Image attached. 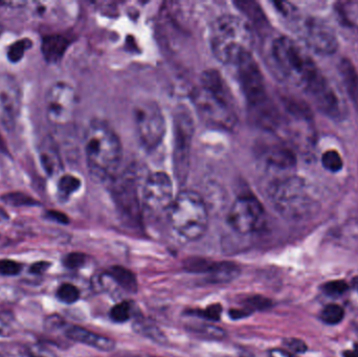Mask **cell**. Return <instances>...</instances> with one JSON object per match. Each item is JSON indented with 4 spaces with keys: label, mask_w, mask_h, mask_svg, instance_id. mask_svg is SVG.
Instances as JSON below:
<instances>
[{
    "label": "cell",
    "mask_w": 358,
    "mask_h": 357,
    "mask_svg": "<svg viewBox=\"0 0 358 357\" xmlns=\"http://www.w3.org/2000/svg\"><path fill=\"white\" fill-rule=\"evenodd\" d=\"M345 312L340 305L330 304L322 310L321 320L327 325H338L344 320Z\"/></svg>",
    "instance_id": "obj_27"
},
{
    "label": "cell",
    "mask_w": 358,
    "mask_h": 357,
    "mask_svg": "<svg viewBox=\"0 0 358 357\" xmlns=\"http://www.w3.org/2000/svg\"><path fill=\"white\" fill-rule=\"evenodd\" d=\"M22 266L13 260H0V275L2 276H16L20 274Z\"/></svg>",
    "instance_id": "obj_34"
},
{
    "label": "cell",
    "mask_w": 358,
    "mask_h": 357,
    "mask_svg": "<svg viewBox=\"0 0 358 357\" xmlns=\"http://www.w3.org/2000/svg\"><path fill=\"white\" fill-rule=\"evenodd\" d=\"M296 31L302 41L317 54L330 56L336 52L338 40L336 31L322 19L300 16L294 21Z\"/></svg>",
    "instance_id": "obj_8"
},
{
    "label": "cell",
    "mask_w": 358,
    "mask_h": 357,
    "mask_svg": "<svg viewBox=\"0 0 358 357\" xmlns=\"http://www.w3.org/2000/svg\"><path fill=\"white\" fill-rule=\"evenodd\" d=\"M142 201L145 209L151 214L169 212L173 203V184L168 174L155 172L145 180L142 191Z\"/></svg>",
    "instance_id": "obj_13"
},
{
    "label": "cell",
    "mask_w": 358,
    "mask_h": 357,
    "mask_svg": "<svg viewBox=\"0 0 358 357\" xmlns=\"http://www.w3.org/2000/svg\"><path fill=\"white\" fill-rule=\"evenodd\" d=\"M322 165L332 173L341 171L344 167V161L336 150H328L322 155Z\"/></svg>",
    "instance_id": "obj_28"
},
{
    "label": "cell",
    "mask_w": 358,
    "mask_h": 357,
    "mask_svg": "<svg viewBox=\"0 0 358 357\" xmlns=\"http://www.w3.org/2000/svg\"><path fill=\"white\" fill-rule=\"evenodd\" d=\"M344 357H358V344L355 346V350H347V351H345Z\"/></svg>",
    "instance_id": "obj_44"
},
{
    "label": "cell",
    "mask_w": 358,
    "mask_h": 357,
    "mask_svg": "<svg viewBox=\"0 0 358 357\" xmlns=\"http://www.w3.org/2000/svg\"><path fill=\"white\" fill-rule=\"evenodd\" d=\"M192 103L200 117L213 127L229 130L237 124L233 94L222 75L215 69L202 73L199 86L192 92Z\"/></svg>",
    "instance_id": "obj_1"
},
{
    "label": "cell",
    "mask_w": 358,
    "mask_h": 357,
    "mask_svg": "<svg viewBox=\"0 0 358 357\" xmlns=\"http://www.w3.org/2000/svg\"><path fill=\"white\" fill-rule=\"evenodd\" d=\"M227 222L239 234H252L264 226V207L252 195L238 197L229 210Z\"/></svg>",
    "instance_id": "obj_12"
},
{
    "label": "cell",
    "mask_w": 358,
    "mask_h": 357,
    "mask_svg": "<svg viewBox=\"0 0 358 357\" xmlns=\"http://www.w3.org/2000/svg\"><path fill=\"white\" fill-rule=\"evenodd\" d=\"M194 133V122L189 111L182 107L176 109L174 115V171L181 184L189 174V154L192 138Z\"/></svg>",
    "instance_id": "obj_10"
},
{
    "label": "cell",
    "mask_w": 358,
    "mask_h": 357,
    "mask_svg": "<svg viewBox=\"0 0 358 357\" xmlns=\"http://www.w3.org/2000/svg\"><path fill=\"white\" fill-rule=\"evenodd\" d=\"M355 284L357 285V286H358V277L357 279H355Z\"/></svg>",
    "instance_id": "obj_47"
},
{
    "label": "cell",
    "mask_w": 358,
    "mask_h": 357,
    "mask_svg": "<svg viewBox=\"0 0 358 357\" xmlns=\"http://www.w3.org/2000/svg\"><path fill=\"white\" fill-rule=\"evenodd\" d=\"M240 272L239 265L233 262H212L206 270V280L213 284H224L233 282L239 277Z\"/></svg>",
    "instance_id": "obj_20"
},
{
    "label": "cell",
    "mask_w": 358,
    "mask_h": 357,
    "mask_svg": "<svg viewBox=\"0 0 358 357\" xmlns=\"http://www.w3.org/2000/svg\"><path fill=\"white\" fill-rule=\"evenodd\" d=\"M271 56L284 80L305 94H310L326 79L308 52L292 38L278 37L271 46Z\"/></svg>",
    "instance_id": "obj_3"
},
{
    "label": "cell",
    "mask_w": 358,
    "mask_h": 357,
    "mask_svg": "<svg viewBox=\"0 0 358 357\" xmlns=\"http://www.w3.org/2000/svg\"><path fill=\"white\" fill-rule=\"evenodd\" d=\"M39 159L44 172L50 177L62 171V159L59 152L58 145L50 136L43 138L40 144Z\"/></svg>",
    "instance_id": "obj_17"
},
{
    "label": "cell",
    "mask_w": 358,
    "mask_h": 357,
    "mask_svg": "<svg viewBox=\"0 0 358 357\" xmlns=\"http://www.w3.org/2000/svg\"><path fill=\"white\" fill-rule=\"evenodd\" d=\"M338 71L349 98L355 108L358 109V71L348 59H342L338 64Z\"/></svg>",
    "instance_id": "obj_21"
},
{
    "label": "cell",
    "mask_w": 358,
    "mask_h": 357,
    "mask_svg": "<svg viewBox=\"0 0 358 357\" xmlns=\"http://www.w3.org/2000/svg\"><path fill=\"white\" fill-rule=\"evenodd\" d=\"M69 46V40L59 34L45 35L42 38L41 52L44 60L50 64H57L62 60Z\"/></svg>",
    "instance_id": "obj_19"
},
{
    "label": "cell",
    "mask_w": 358,
    "mask_h": 357,
    "mask_svg": "<svg viewBox=\"0 0 358 357\" xmlns=\"http://www.w3.org/2000/svg\"><path fill=\"white\" fill-rule=\"evenodd\" d=\"M31 357H57L52 352L48 351V350L40 349V348H35L31 349L29 352Z\"/></svg>",
    "instance_id": "obj_40"
},
{
    "label": "cell",
    "mask_w": 358,
    "mask_h": 357,
    "mask_svg": "<svg viewBox=\"0 0 358 357\" xmlns=\"http://www.w3.org/2000/svg\"><path fill=\"white\" fill-rule=\"evenodd\" d=\"M57 298L63 303L73 304L79 300L80 291L73 284L65 283L59 287L58 291H57Z\"/></svg>",
    "instance_id": "obj_30"
},
{
    "label": "cell",
    "mask_w": 358,
    "mask_h": 357,
    "mask_svg": "<svg viewBox=\"0 0 358 357\" xmlns=\"http://www.w3.org/2000/svg\"><path fill=\"white\" fill-rule=\"evenodd\" d=\"M31 45H33V41L29 38H21V39L13 42L6 50L8 60L12 63L20 62L24 57L25 52L31 48Z\"/></svg>",
    "instance_id": "obj_26"
},
{
    "label": "cell",
    "mask_w": 358,
    "mask_h": 357,
    "mask_svg": "<svg viewBox=\"0 0 358 357\" xmlns=\"http://www.w3.org/2000/svg\"><path fill=\"white\" fill-rule=\"evenodd\" d=\"M349 289L348 283L344 280L330 281L323 286V291L326 295L331 297H338L343 295Z\"/></svg>",
    "instance_id": "obj_32"
},
{
    "label": "cell",
    "mask_w": 358,
    "mask_h": 357,
    "mask_svg": "<svg viewBox=\"0 0 358 357\" xmlns=\"http://www.w3.org/2000/svg\"><path fill=\"white\" fill-rule=\"evenodd\" d=\"M46 217H48V219L59 222V224H67V222H69V219H67L66 216H65L64 214L60 213V212H46Z\"/></svg>",
    "instance_id": "obj_39"
},
{
    "label": "cell",
    "mask_w": 358,
    "mask_h": 357,
    "mask_svg": "<svg viewBox=\"0 0 358 357\" xmlns=\"http://www.w3.org/2000/svg\"><path fill=\"white\" fill-rule=\"evenodd\" d=\"M77 108V94L71 84L56 82L45 94V115L55 127H65L71 124Z\"/></svg>",
    "instance_id": "obj_9"
},
{
    "label": "cell",
    "mask_w": 358,
    "mask_h": 357,
    "mask_svg": "<svg viewBox=\"0 0 358 357\" xmlns=\"http://www.w3.org/2000/svg\"><path fill=\"white\" fill-rule=\"evenodd\" d=\"M136 186V180L129 177V175H125L117 182V189L115 191L119 195L117 201L121 203L122 210L130 217L134 218L138 215V210H140Z\"/></svg>",
    "instance_id": "obj_18"
},
{
    "label": "cell",
    "mask_w": 358,
    "mask_h": 357,
    "mask_svg": "<svg viewBox=\"0 0 358 357\" xmlns=\"http://www.w3.org/2000/svg\"><path fill=\"white\" fill-rule=\"evenodd\" d=\"M250 312L245 309H233L229 312V316L234 319V320H240V319L245 318V316H250Z\"/></svg>",
    "instance_id": "obj_41"
},
{
    "label": "cell",
    "mask_w": 358,
    "mask_h": 357,
    "mask_svg": "<svg viewBox=\"0 0 358 357\" xmlns=\"http://www.w3.org/2000/svg\"><path fill=\"white\" fill-rule=\"evenodd\" d=\"M187 330L193 333L196 337L208 341H222L227 337L224 329L216 326V325L206 324V323H193L187 326Z\"/></svg>",
    "instance_id": "obj_24"
},
{
    "label": "cell",
    "mask_w": 358,
    "mask_h": 357,
    "mask_svg": "<svg viewBox=\"0 0 358 357\" xmlns=\"http://www.w3.org/2000/svg\"><path fill=\"white\" fill-rule=\"evenodd\" d=\"M134 329L138 335L155 342V343L159 344V345H166L168 343L165 333L148 319H136L134 323Z\"/></svg>",
    "instance_id": "obj_23"
},
{
    "label": "cell",
    "mask_w": 358,
    "mask_h": 357,
    "mask_svg": "<svg viewBox=\"0 0 358 357\" xmlns=\"http://www.w3.org/2000/svg\"><path fill=\"white\" fill-rule=\"evenodd\" d=\"M261 161L267 170L275 173H280L281 176L289 175L286 172L296 165V157L292 150L284 146L281 143H267L261 146L259 150Z\"/></svg>",
    "instance_id": "obj_15"
},
{
    "label": "cell",
    "mask_w": 358,
    "mask_h": 357,
    "mask_svg": "<svg viewBox=\"0 0 358 357\" xmlns=\"http://www.w3.org/2000/svg\"><path fill=\"white\" fill-rule=\"evenodd\" d=\"M210 44L219 62L236 65L244 56L252 54L254 31L245 19L223 15L213 23Z\"/></svg>",
    "instance_id": "obj_5"
},
{
    "label": "cell",
    "mask_w": 358,
    "mask_h": 357,
    "mask_svg": "<svg viewBox=\"0 0 358 357\" xmlns=\"http://www.w3.org/2000/svg\"><path fill=\"white\" fill-rule=\"evenodd\" d=\"M283 344L288 350L294 354H304L305 351H307V345L302 340L287 339L283 342Z\"/></svg>",
    "instance_id": "obj_37"
},
{
    "label": "cell",
    "mask_w": 358,
    "mask_h": 357,
    "mask_svg": "<svg viewBox=\"0 0 358 357\" xmlns=\"http://www.w3.org/2000/svg\"><path fill=\"white\" fill-rule=\"evenodd\" d=\"M172 231L187 242L199 240L208 230V213L198 193L185 190L174 198L168 212Z\"/></svg>",
    "instance_id": "obj_6"
},
{
    "label": "cell",
    "mask_w": 358,
    "mask_h": 357,
    "mask_svg": "<svg viewBox=\"0 0 358 357\" xmlns=\"http://www.w3.org/2000/svg\"><path fill=\"white\" fill-rule=\"evenodd\" d=\"M0 151L3 153H8V147H6V140H4L1 133H0Z\"/></svg>",
    "instance_id": "obj_45"
},
{
    "label": "cell",
    "mask_w": 358,
    "mask_h": 357,
    "mask_svg": "<svg viewBox=\"0 0 358 357\" xmlns=\"http://www.w3.org/2000/svg\"><path fill=\"white\" fill-rule=\"evenodd\" d=\"M271 357H294L289 352L283 351V350H273L271 352Z\"/></svg>",
    "instance_id": "obj_42"
},
{
    "label": "cell",
    "mask_w": 358,
    "mask_h": 357,
    "mask_svg": "<svg viewBox=\"0 0 358 357\" xmlns=\"http://www.w3.org/2000/svg\"><path fill=\"white\" fill-rule=\"evenodd\" d=\"M221 312H222V307L220 304H214V305L208 306L206 309L196 310L195 314L196 316H200L204 320L217 322L220 320Z\"/></svg>",
    "instance_id": "obj_33"
},
{
    "label": "cell",
    "mask_w": 358,
    "mask_h": 357,
    "mask_svg": "<svg viewBox=\"0 0 358 357\" xmlns=\"http://www.w3.org/2000/svg\"><path fill=\"white\" fill-rule=\"evenodd\" d=\"M50 263H48V262H36V263H34L33 265H31V268H29V272L34 275H42L44 274V272H45L46 270H48V268H50Z\"/></svg>",
    "instance_id": "obj_38"
},
{
    "label": "cell",
    "mask_w": 358,
    "mask_h": 357,
    "mask_svg": "<svg viewBox=\"0 0 358 357\" xmlns=\"http://www.w3.org/2000/svg\"><path fill=\"white\" fill-rule=\"evenodd\" d=\"M86 163L90 176L96 182L113 180L123 159V148L115 130L101 119H94L84 140Z\"/></svg>",
    "instance_id": "obj_2"
},
{
    "label": "cell",
    "mask_w": 358,
    "mask_h": 357,
    "mask_svg": "<svg viewBox=\"0 0 358 357\" xmlns=\"http://www.w3.org/2000/svg\"><path fill=\"white\" fill-rule=\"evenodd\" d=\"M267 195L278 214L292 221L308 219L319 209L306 180L292 174L275 178L267 189Z\"/></svg>",
    "instance_id": "obj_4"
},
{
    "label": "cell",
    "mask_w": 358,
    "mask_h": 357,
    "mask_svg": "<svg viewBox=\"0 0 358 357\" xmlns=\"http://www.w3.org/2000/svg\"><path fill=\"white\" fill-rule=\"evenodd\" d=\"M86 255L81 253H71L65 256L63 259V265L69 270H76V268H81L85 264Z\"/></svg>",
    "instance_id": "obj_35"
},
{
    "label": "cell",
    "mask_w": 358,
    "mask_h": 357,
    "mask_svg": "<svg viewBox=\"0 0 358 357\" xmlns=\"http://www.w3.org/2000/svg\"><path fill=\"white\" fill-rule=\"evenodd\" d=\"M81 187V180L71 174H65L58 180V195L61 199H69Z\"/></svg>",
    "instance_id": "obj_25"
},
{
    "label": "cell",
    "mask_w": 358,
    "mask_h": 357,
    "mask_svg": "<svg viewBox=\"0 0 358 357\" xmlns=\"http://www.w3.org/2000/svg\"><path fill=\"white\" fill-rule=\"evenodd\" d=\"M110 318L115 323H125L130 319V304L121 302L110 310Z\"/></svg>",
    "instance_id": "obj_31"
},
{
    "label": "cell",
    "mask_w": 358,
    "mask_h": 357,
    "mask_svg": "<svg viewBox=\"0 0 358 357\" xmlns=\"http://www.w3.org/2000/svg\"><path fill=\"white\" fill-rule=\"evenodd\" d=\"M245 305L246 308L250 309V312H252V310H265L267 308H271L273 303L267 298L252 297L246 300Z\"/></svg>",
    "instance_id": "obj_36"
},
{
    "label": "cell",
    "mask_w": 358,
    "mask_h": 357,
    "mask_svg": "<svg viewBox=\"0 0 358 357\" xmlns=\"http://www.w3.org/2000/svg\"><path fill=\"white\" fill-rule=\"evenodd\" d=\"M65 335L71 341L90 346L103 352H110L115 349V342L113 339L92 333L79 326H69L65 330Z\"/></svg>",
    "instance_id": "obj_16"
},
{
    "label": "cell",
    "mask_w": 358,
    "mask_h": 357,
    "mask_svg": "<svg viewBox=\"0 0 358 357\" xmlns=\"http://www.w3.org/2000/svg\"><path fill=\"white\" fill-rule=\"evenodd\" d=\"M8 335H10V329L0 320V337H6Z\"/></svg>",
    "instance_id": "obj_43"
},
{
    "label": "cell",
    "mask_w": 358,
    "mask_h": 357,
    "mask_svg": "<svg viewBox=\"0 0 358 357\" xmlns=\"http://www.w3.org/2000/svg\"><path fill=\"white\" fill-rule=\"evenodd\" d=\"M134 123L138 140L148 150H155L165 138V117L155 101H143L134 108Z\"/></svg>",
    "instance_id": "obj_7"
},
{
    "label": "cell",
    "mask_w": 358,
    "mask_h": 357,
    "mask_svg": "<svg viewBox=\"0 0 358 357\" xmlns=\"http://www.w3.org/2000/svg\"><path fill=\"white\" fill-rule=\"evenodd\" d=\"M238 81L248 104L254 110L266 108L267 94L264 78L252 54H246L237 64Z\"/></svg>",
    "instance_id": "obj_11"
},
{
    "label": "cell",
    "mask_w": 358,
    "mask_h": 357,
    "mask_svg": "<svg viewBox=\"0 0 358 357\" xmlns=\"http://www.w3.org/2000/svg\"><path fill=\"white\" fill-rule=\"evenodd\" d=\"M107 276L124 291L131 293H136L138 291V280H136V275L131 270H127L123 266L115 265L109 270Z\"/></svg>",
    "instance_id": "obj_22"
},
{
    "label": "cell",
    "mask_w": 358,
    "mask_h": 357,
    "mask_svg": "<svg viewBox=\"0 0 358 357\" xmlns=\"http://www.w3.org/2000/svg\"><path fill=\"white\" fill-rule=\"evenodd\" d=\"M1 199L3 203L13 205V207H31V205H39L37 201L24 193H8V194L3 195Z\"/></svg>",
    "instance_id": "obj_29"
},
{
    "label": "cell",
    "mask_w": 358,
    "mask_h": 357,
    "mask_svg": "<svg viewBox=\"0 0 358 357\" xmlns=\"http://www.w3.org/2000/svg\"><path fill=\"white\" fill-rule=\"evenodd\" d=\"M22 92L18 81L10 75H0V126L14 131L20 117Z\"/></svg>",
    "instance_id": "obj_14"
},
{
    "label": "cell",
    "mask_w": 358,
    "mask_h": 357,
    "mask_svg": "<svg viewBox=\"0 0 358 357\" xmlns=\"http://www.w3.org/2000/svg\"><path fill=\"white\" fill-rule=\"evenodd\" d=\"M2 22H1V20H0V35H1V31H2Z\"/></svg>",
    "instance_id": "obj_46"
}]
</instances>
